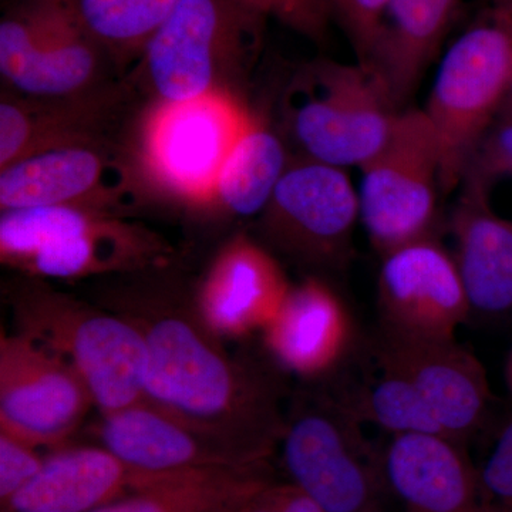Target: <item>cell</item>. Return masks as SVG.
Returning a JSON list of instances; mask_svg holds the SVG:
<instances>
[{
    "mask_svg": "<svg viewBox=\"0 0 512 512\" xmlns=\"http://www.w3.org/2000/svg\"><path fill=\"white\" fill-rule=\"evenodd\" d=\"M104 107L97 94L40 100L3 93L0 101V170L43 151L101 144Z\"/></svg>",
    "mask_w": 512,
    "mask_h": 512,
    "instance_id": "603a6c76",
    "label": "cell"
},
{
    "mask_svg": "<svg viewBox=\"0 0 512 512\" xmlns=\"http://www.w3.org/2000/svg\"><path fill=\"white\" fill-rule=\"evenodd\" d=\"M238 512H323L289 481H272L252 495Z\"/></svg>",
    "mask_w": 512,
    "mask_h": 512,
    "instance_id": "1f68e13d",
    "label": "cell"
},
{
    "mask_svg": "<svg viewBox=\"0 0 512 512\" xmlns=\"http://www.w3.org/2000/svg\"><path fill=\"white\" fill-rule=\"evenodd\" d=\"M339 394L303 396L285 417L279 440L289 483L323 512H387L392 491L384 447Z\"/></svg>",
    "mask_w": 512,
    "mask_h": 512,
    "instance_id": "277c9868",
    "label": "cell"
},
{
    "mask_svg": "<svg viewBox=\"0 0 512 512\" xmlns=\"http://www.w3.org/2000/svg\"><path fill=\"white\" fill-rule=\"evenodd\" d=\"M45 458L36 447L0 430V507L37 476Z\"/></svg>",
    "mask_w": 512,
    "mask_h": 512,
    "instance_id": "4dcf8cb0",
    "label": "cell"
},
{
    "mask_svg": "<svg viewBox=\"0 0 512 512\" xmlns=\"http://www.w3.org/2000/svg\"><path fill=\"white\" fill-rule=\"evenodd\" d=\"M384 468L403 512H483L477 467L464 444L429 434L390 437Z\"/></svg>",
    "mask_w": 512,
    "mask_h": 512,
    "instance_id": "d6986e66",
    "label": "cell"
},
{
    "mask_svg": "<svg viewBox=\"0 0 512 512\" xmlns=\"http://www.w3.org/2000/svg\"><path fill=\"white\" fill-rule=\"evenodd\" d=\"M97 434L99 446L128 467L148 474L269 464L144 399L126 409L101 414Z\"/></svg>",
    "mask_w": 512,
    "mask_h": 512,
    "instance_id": "2e32d148",
    "label": "cell"
},
{
    "mask_svg": "<svg viewBox=\"0 0 512 512\" xmlns=\"http://www.w3.org/2000/svg\"><path fill=\"white\" fill-rule=\"evenodd\" d=\"M451 212L454 261L466 288L471 315L512 316V222L495 214L487 188L463 181Z\"/></svg>",
    "mask_w": 512,
    "mask_h": 512,
    "instance_id": "44dd1931",
    "label": "cell"
},
{
    "mask_svg": "<svg viewBox=\"0 0 512 512\" xmlns=\"http://www.w3.org/2000/svg\"><path fill=\"white\" fill-rule=\"evenodd\" d=\"M9 302L16 333L72 366L100 414L143 400L147 352L133 323L37 279L16 286Z\"/></svg>",
    "mask_w": 512,
    "mask_h": 512,
    "instance_id": "7a4b0ae2",
    "label": "cell"
},
{
    "mask_svg": "<svg viewBox=\"0 0 512 512\" xmlns=\"http://www.w3.org/2000/svg\"><path fill=\"white\" fill-rule=\"evenodd\" d=\"M274 480L271 464L167 474L93 512H238Z\"/></svg>",
    "mask_w": 512,
    "mask_h": 512,
    "instance_id": "cb8c5ba5",
    "label": "cell"
},
{
    "mask_svg": "<svg viewBox=\"0 0 512 512\" xmlns=\"http://www.w3.org/2000/svg\"><path fill=\"white\" fill-rule=\"evenodd\" d=\"M265 18L248 0H178L134 70L154 104L234 93L258 56Z\"/></svg>",
    "mask_w": 512,
    "mask_h": 512,
    "instance_id": "3957f363",
    "label": "cell"
},
{
    "mask_svg": "<svg viewBox=\"0 0 512 512\" xmlns=\"http://www.w3.org/2000/svg\"><path fill=\"white\" fill-rule=\"evenodd\" d=\"M167 247L154 232L119 215L82 208L2 211V261L35 279H80L130 272L164 261Z\"/></svg>",
    "mask_w": 512,
    "mask_h": 512,
    "instance_id": "8992f818",
    "label": "cell"
},
{
    "mask_svg": "<svg viewBox=\"0 0 512 512\" xmlns=\"http://www.w3.org/2000/svg\"><path fill=\"white\" fill-rule=\"evenodd\" d=\"M119 67L136 64L178 0H52Z\"/></svg>",
    "mask_w": 512,
    "mask_h": 512,
    "instance_id": "484cf974",
    "label": "cell"
},
{
    "mask_svg": "<svg viewBox=\"0 0 512 512\" xmlns=\"http://www.w3.org/2000/svg\"><path fill=\"white\" fill-rule=\"evenodd\" d=\"M512 83V3L491 5L441 60L426 113L439 141L441 191L463 181Z\"/></svg>",
    "mask_w": 512,
    "mask_h": 512,
    "instance_id": "5b68a950",
    "label": "cell"
},
{
    "mask_svg": "<svg viewBox=\"0 0 512 512\" xmlns=\"http://www.w3.org/2000/svg\"><path fill=\"white\" fill-rule=\"evenodd\" d=\"M380 330L414 339H456L471 318L454 256L434 235L382 256L377 279Z\"/></svg>",
    "mask_w": 512,
    "mask_h": 512,
    "instance_id": "4fadbf2b",
    "label": "cell"
},
{
    "mask_svg": "<svg viewBox=\"0 0 512 512\" xmlns=\"http://www.w3.org/2000/svg\"><path fill=\"white\" fill-rule=\"evenodd\" d=\"M500 116L512 117V83L510 92H508L507 99H505L503 110H501Z\"/></svg>",
    "mask_w": 512,
    "mask_h": 512,
    "instance_id": "e575fe53",
    "label": "cell"
},
{
    "mask_svg": "<svg viewBox=\"0 0 512 512\" xmlns=\"http://www.w3.org/2000/svg\"><path fill=\"white\" fill-rule=\"evenodd\" d=\"M164 476L134 470L99 444L60 447L0 512H93Z\"/></svg>",
    "mask_w": 512,
    "mask_h": 512,
    "instance_id": "ffe728a7",
    "label": "cell"
},
{
    "mask_svg": "<svg viewBox=\"0 0 512 512\" xmlns=\"http://www.w3.org/2000/svg\"><path fill=\"white\" fill-rule=\"evenodd\" d=\"M460 0H387L366 62L400 110L446 37Z\"/></svg>",
    "mask_w": 512,
    "mask_h": 512,
    "instance_id": "7402d4cb",
    "label": "cell"
},
{
    "mask_svg": "<svg viewBox=\"0 0 512 512\" xmlns=\"http://www.w3.org/2000/svg\"><path fill=\"white\" fill-rule=\"evenodd\" d=\"M505 380H507L508 389L512 393V348L508 353L507 365H505Z\"/></svg>",
    "mask_w": 512,
    "mask_h": 512,
    "instance_id": "836d02e7",
    "label": "cell"
},
{
    "mask_svg": "<svg viewBox=\"0 0 512 512\" xmlns=\"http://www.w3.org/2000/svg\"><path fill=\"white\" fill-rule=\"evenodd\" d=\"M360 170V220L380 255L434 235L441 157L423 110L400 111L386 143Z\"/></svg>",
    "mask_w": 512,
    "mask_h": 512,
    "instance_id": "ba28073f",
    "label": "cell"
},
{
    "mask_svg": "<svg viewBox=\"0 0 512 512\" xmlns=\"http://www.w3.org/2000/svg\"><path fill=\"white\" fill-rule=\"evenodd\" d=\"M254 117L235 93L154 104L143 128L144 164L177 197L212 204L222 167Z\"/></svg>",
    "mask_w": 512,
    "mask_h": 512,
    "instance_id": "9c48e42d",
    "label": "cell"
},
{
    "mask_svg": "<svg viewBox=\"0 0 512 512\" xmlns=\"http://www.w3.org/2000/svg\"><path fill=\"white\" fill-rule=\"evenodd\" d=\"M508 175H512V117L498 116L471 158L463 181L490 191L494 181Z\"/></svg>",
    "mask_w": 512,
    "mask_h": 512,
    "instance_id": "f546056e",
    "label": "cell"
},
{
    "mask_svg": "<svg viewBox=\"0 0 512 512\" xmlns=\"http://www.w3.org/2000/svg\"><path fill=\"white\" fill-rule=\"evenodd\" d=\"M323 10L332 13L348 35L357 55L365 63L370 55L387 0H319Z\"/></svg>",
    "mask_w": 512,
    "mask_h": 512,
    "instance_id": "f1b7e54d",
    "label": "cell"
},
{
    "mask_svg": "<svg viewBox=\"0 0 512 512\" xmlns=\"http://www.w3.org/2000/svg\"><path fill=\"white\" fill-rule=\"evenodd\" d=\"M291 285L274 256L241 235L212 262L198 292V312L218 336L264 330L275 318Z\"/></svg>",
    "mask_w": 512,
    "mask_h": 512,
    "instance_id": "ac0fdd59",
    "label": "cell"
},
{
    "mask_svg": "<svg viewBox=\"0 0 512 512\" xmlns=\"http://www.w3.org/2000/svg\"><path fill=\"white\" fill-rule=\"evenodd\" d=\"M284 111L303 156L360 168L386 143L402 110L370 67L320 59L295 74Z\"/></svg>",
    "mask_w": 512,
    "mask_h": 512,
    "instance_id": "52a82bcc",
    "label": "cell"
},
{
    "mask_svg": "<svg viewBox=\"0 0 512 512\" xmlns=\"http://www.w3.org/2000/svg\"><path fill=\"white\" fill-rule=\"evenodd\" d=\"M491 5H507V3H512V0H490Z\"/></svg>",
    "mask_w": 512,
    "mask_h": 512,
    "instance_id": "d590c367",
    "label": "cell"
},
{
    "mask_svg": "<svg viewBox=\"0 0 512 512\" xmlns=\"http://www.w3.org/2000/svg\"><path fill=\"white\" fill-rule=\"evenodd\" d=\"M477 474L481 511L512 512V419L501 429Z\"/></svg>",
    "mask_w": 512,
    "mask_h": 512,
    "instance_id": "83f0119b",
    "label": "cell"
},
{
    "mask_svg": "<svg viewBox=\"0 0 512 512\" xmlns=\"http://www.w3.org/2000/svg\"><path fill=\"white\" fill-rule=\"evenodd\" d=\"M288 163L281 138L255 116L222 167L212 204L235 217L262 214Z\"/></svg>",
    "mask_w": 512,
    "mask_h": 512,
    "instance_id": "d4e9b609",
    "label": "cell"
},
{
    "mask_svg": "<svg viewBox=\"0 0 512 512\" xmlns=\"http://www.w3.org/2000/svg\"><path fill=\"white\" fill-rule=\"evenodd\" d=\"M372 352L403 373L444 433L466 444L484 426L494 396L483 363L456 339H414L379 329Z\"/></svg>",
    "mask_w": 512,
    "mask_h": 512,
    "instance_id": "9a60e30c",
    "label": "cell"
},
{
    "mask_svg": "<svg viewBox=\"0 0 512 512\" xmlns=\"http://www.w3.org/2000/svg\"><path fill=\"white\" fill-rule=\"evenodd\" d=\"M92 406V393L72 366L19 333H3L0 430L36 448H60Z\"/></svg>",
    "mask_w": 512,
    "mask_h": 512,
    "instance_id": "7c38bea8",
    "label": "cell"
},
{
    "mask_svg": "<svg viewBox=\"0 0 512 512\" xmlns=\"http://www.w3.org/2000/svg\"><path fill=\"white\" fill-rule=\"evenodd\" d=\"M248 2L266 15L274 13L302 25H312L313 20L316 22L313 6L320 9L319 0H248Z\"/></svg>",
    "mask_w": 512,
    "mask_h": 512,
    "instance_id": "d6a6232c",
    "label": "cell"
},
{
    "mask_svg": "<svg viewBox=\"0 0 512 512\" xmlns=\"http://www.w3.org/2000/svg\"><path fill=\"white\" fill-rule=\"evenodd\" d=\"M262 215L266 235L286 254L339 268L352 254L359 192L345 168L303 156L289 160Z\"/></svg>",
    "mask_w": 512,
    "mask_h": 512,
    "instance_id": "8fae6325",
    "label": "cell"
},
{
    "mask_svg": "<svg viewBox=\"0 0 512 512\" xmlns=\"http://www.w3.org/2000/svg\"><path fill=\"white\" fill-rule=\"evenodd\" d=\"M120 306L114 312L136 326L146 345L143 399L269 463L285 417L268 376L235 362L197 305L133 298Z\"/></svg>",
    "mask_w": 512,
    "mask_h": 512,
    "instance_id": "6da1fadb",
    "label": "cell"
},
{
    "mask_svg": "<svg viewBox=\"0 0 512 512\" xmlns=\"http://www.w3.org/2000/svg\"><path fill=\"white\" fill-rule=\"evenodd\" d=\"M104 62L106 52L52 0H16L0 20V73L20 96H93Z\"/></svg>",
    "mask_w": 512,
    "mask_h": 512,
    "instance_id": "30bf717a",
    "label": "cell"
},
{
    "mask_svg": "<svg viewBox=\"0 0 512 512\" xmlns=\"http://www.w3.org/2000/svg\"><path fill=\"white\" fill-rule=\"evenodd\" d=\"M275 362L305 379L336 372L355 350V323L332 286L309 278L291 286L284 303L264 330Z\"/></svg>",
    "mask_w": 512,
    "mask_h": 512,
    "instance_id": "e0dca14e",
    "label": "cell"
},
{
    "mask_svg": "<svg viewBox=\"0 0 512 512\" xmlns=\"http://www.w3.org/2000/svg\"><path fill=\"white\" fill-rule=\"evenodd\" d=\"M370 353L375 363L372 376L355 387L343 389L339 393L343 402L363 423L375 424L390 437L404 434L447 437L417 387L399 370L382 362L372 350Z\"/></svg>",
    "mask_w": 512,
    "mask_h": 512,
    "instance_id": "4316f807",
    "label": "cell"
},
{
    "mask_svg": "<svg viewBox=\"0 0 512 512\" xmlns=\"http://www.w3.org/2000/svg\"><path fill=\"white\" fill-rule=\"evenodd\" d=\"M136 192L126 168L101 144H74L22 158L0 170V208H82L120 215Z\"/></svg>",
    "mask_w": 512,
    "mask_h": 512,
    "instance_id": "5bb4252c",
    "label": "cell"
}]
</instances>
